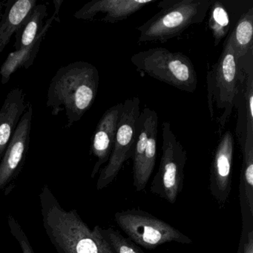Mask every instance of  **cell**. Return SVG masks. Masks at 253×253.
Instances as JSON below:
<instances>
[{
    "instance_id": "cell-5",
    "label": "cell",
    "mask_w": 253,
    "mask_h": 253,
    "mask_svg": "<svg viewBox=\"0 0 253 253\" xmlns=\"http://www.w3.org/2000/svg\"><path fill=\"white\" fill-rule=\"evenodd\" d=\"M207 100L211 119L214 117V107L223 110L218 119L220 132L230 118L240 89L238 61L229 38L218 60L207 73Z\"/></svg>"
},
{
    "instance_id": "cell-11",
    "label": "cell",
    "mask_w": 253,
    "mask_h": 253,
    "mask_svg": "<svg viewBox=\"0 0 253 253\" xmlns=\"http://www.w3.org/2000/svg\"><path fill=\"white\" fill-rule=\"evenodd\" d=\"M233 154V135L227 131L216 147L210 169V193L220 207L226 204L230 196Z\"/></svg>"
},
{
    "instance_id": "cell-9",
    "label": "cell",
    "mask_w": 253,
    "mask_h": 253,
    "mask_svg": "<svg viewBox=\"0 0 253 253\" xmlns=\"http://www.w3.org/2000/svg\"><path fill=\"white\" fill-rule=\"evenodd\" d=\"M158 113L145 107L136 124V138L133 152V186L137 192L146 188L155 169L158 134Z\"/></svg>"
},
{
    "instance_id": "cell-20",
    "label": "cell",
    "mask_w": 253,
    "mask_h": 253,
    "mask_svg": "<svg viewBox=\"0 0 253 253\" xmlns=\"http://www.w3.org/2000/svg\"><path fill=\"white\" fill-rule=\"evenodd\" d=\"M209 11V27L214 38V46H217L229 32L230 19L226 8L220 1L213 0Z\"/></svg>"
},
{
    "instance_id": "cell-24",
    "label": "cell",
    "mask_w": 253,
    "mask_h": 253,
    "mask_svg": "<svg viewBox=\"0 0 253 253\" xmlns=\"http://www.w3.org/2000/svg\"><path fill=\"white\" fill-rule=\"evenodd\" d=\"M243 253H253V231H249L244 244Z\"/></svg>"
},
{
    "instance_id": "cell-19",
    "label": "cell",
    "mask_w": 253,
    "mask_h": 253,
    "mask_svg": "<svg viewBox=\"0 0 253 253\" xmlns=\"http://www.w3.org/2000/svg\"><path fill=\"white\" fill-rule=\"evenodd\" d=\"M241 184L250 215L253 216V134H246L242 143Z\"/></svg>"
},
{
    "instance_id": "cell-14",
    "label": "cell",
    "mask_w": 253,
    "mask_h": 253,
    "mask_svg": "<svg viewBox=\"0 0 253 253\" xmlns=\"http://www.w3.org/2000/svg\"><path fill=\"white\" fill-rule=\"evenodd\" d=\"M63 2V0L54 1L55 11L53 15L45 21V26L42 32L38 35V38L33 44L20 51H14V52L10 53L0 69L1 84L3 85L8 84L11 75L18 69L22 68L29 69L33 65L41 48V43L44 41V38L46 36L50 28L52 26L53 22L57 21L58 23L60 22L59 14H60V7Z\"/></svg>"
},
{
    "instance_id": "cell-4",
    "label": "cell",
    "mask_w": 253,
    "mask_h": 253,
    "mask_svg": "<svg viewBox=\"0 0 253 253\" xmlns=\"http://www.w3.org/2000/svg\"><path fill=\"white\" fill-rule=\"evenodd\" d=\"M131 62L140 73L180 91L193 93L196 90V71L189 57L183 53L158 47L133 54Z\"/></svg>"
},
{
    "instance_id": "cell-6",
    "label": "cell",
    "mask_w": 253,
    "mask_h": 253,
    "mask_svg": "<svg viewBox=\"0 0 253 253\" xmlns=\"http://www.w3.org/2000/svg\"><path fill=\"white\" fill-rule=\"evenodd\" d=\"M115 220L130 240L147 250H154L167 243H193L190 238L169 223L139 209L118 211L115 214Z\"/></svg>"
},
{
    "instance_id": "cell-15",
    "label": "cell",
    "mask_w": 253,
    "mask_h": 253,
    "mask_svg": "<svg viewBox=\"0 0 253 253\" xmlns=\"http://www.w3.org/2000/svg\"><path fill=\"white\" fill-rule=\"evenodd\" d=\"M26 94L21 88L11 90L0 109V161L17 128L20 118L27 109Z\"/></svg>"
},
{
    "instance_id": "cell-22",
    "label": "cell",
    "mask_w": 253,
    "mask_h": 253,
    "mask_svg": "<svg viewBox=\"0 0 253 253\" xmlns=\"http://www.w3.org/2000/svg\"><path fill=\"white\" fill-rule=\"evenodd\" d=\"M102 236L114 253H144L140 247L112 227L100 228Z\"/></svg>"
},
{
    "instance_id": "cell-23",
    "label": "cell",
    "mask_w": 253,
    "mask_h": 253,
    "mask_svg": "<svg viewBox=\"0 0 253 253\" xmlns=\"http://www.w3.org/2000/svg\"><path fill=\"white\" fill-rule=\"evenodd\" d=\"M8 224L11 235L17 240L23 253H35L21 225L19 223L17 219L11 214L8 215Z\"/></svg>"
},
{
    "instance_id": "cell-12",
    "label": "cell",
    "mask_w": 253,
    "mask_h": 253,
    "mask_svg": "<svg viewBox=\"0 0 253 253\" xmlns=\"http://www.w3.org/2000/svg\"><path fill=\"white\" fill-rule=\"evenodd\" d=\"M124 103H119L105 112L97 124L91 139V155L96 158L91 178H94L103 164L109 161L113 149L118 122Z\"/></svg>"
},
{
    "instance_id": "cell-1",
    "label": "cell",
    "mask_w": 253,
    "mask_h": 253,
    "mask_svg": "<svg viewBox=\"0 0 253 253\" xmlns=\"http://www.w3.org/2000/svg\"><path fill=\"white\" fill-rule=\"evenodd\" d=\"M42 224L58 253H114L100 226L91 229L77 210H66L48 186L40 193Z\"/></svg>"
},
{
    "instance_id": "cell-17",
    "label": "cell",
    "mask_w": 253,
    "mask_h": 253,
    "mask_svg": "<svg viewBox=\"0 0 253 253\" xmlns=\"http://www.w3.org/2000/svg\"><path fill=\"white\" fill-rule=\"evenodd\" d=\"M48 16L47 4L37 5L14 34L15 51L30 46L35 42L45 26V19Z\"/></svg>"
},
{
    "instance_id": "cell-16",
    "label": "cell",
    "mask_w": 253,
    "mask_h": 253,
    "mask_svg": "<svg viewBox=\"0 0 253 253\" xmlns=\"http://www.w3.org/2000/svg\"><path fill=\"white\" fill-rule=\"evenodd\" d=\"M37 5L36 0L7 1L0 19V54L3 51L29 13Z\"/></svg>"
},
{
    "instance_id": "cell-25",
    "label": "cell",
    "mask_w": 253,
    "mask_h": 253,
    "mask_svg": "<svg viewBox=\"0 0 253 253\" xmlns=\"http://www.w3.org/2000/svg\"><path fill=\"white\" fill-rule=\"evenodd\" d=\"M6 2L7 1H4V2H0V19H1L2 14H3V12H2V9H3V8H5Z\"/></svg>"
},
{
    "instance_id": "cell-21",
    "label": "cell",
    "mask_w": 253,
    "mask_h": 253,
    "mask_svg": "<svg viewBox=\"0 0 253 253\" xmlns=\"http://www.w3.org/2000/svg\"><path fill=\"white\" fill-rule=\"evenodd\" d=\"M239 82L242 85V92L245 100L246 134H253V67L247 71L246 67L238 66Z\"/></svg>"
},
{
    "instance_id": "cell-8",
    "label": "cell",
    "mask_w": 253,
    "mask_h": 253,
    "mask_svg": "<svg viewBox=\"0 0 253 253\" xmlns=\"http://www.w3.org/2000/svg\"><path fill=\"white\" fill-rule=\"evenodd\" d=\"M140 100L135 97L124 102L113 149L106 167L97 179V190L107 187L119 174L127 160L132 158L136 138V124L140 114Z\"/></svg>"
},
{
    "instance_id": "cell-2",
    "label": "cell",
    "mask_w": 253,
    "mask_h": 253,
    "mask_svg": "<svg viewBox=\"0 0 253 253\" xmlns=\"http://www.w3.org/2000/svg\"><path fill=\"white\" fill-rule=\"evenodd\" d=\"M99 72L91 63L77 61L58 69L50 82L47 107L53 116L65 112L69 128L91 109L97 97Z\"/></svg>"
},
{
    "instance_id": "cell-10",
    "label": "cell",
    "mask_w": 253,
    "mask_h": 253,
    "mask_svg": "<svg viewBox=\"0 0 253 253\" xmlns=\"http://www.w3.org/2000/svg\"><path fill=\"white\" fill-rule=\"evenodd\" d=\"M32 119L33 106L29 102L0 161V190L7 189L24 167L30 146Z\"/></svg>"
},
{
    "instance_id": "cell-13",
    "label": "cell",
    "mask_w": 253,
    "mask_h": 253,
    "mask_svg": "<svg viewBox=\"0 0 253 253\" xmlns=\"http://www.w3.org/2000/svg\"><path fill=\"white\" fill-rule=\"evenodd\" d=\"M157 0H92L75 12L78 20H93L99 14H105L101 19L105 23H114L126 20L146 5Z\"/></svg>"
},
{
    "instance_id": "cell-18",
    "label": "cell",
    "mask_w": 253,
    "mask_h": 253,
    "mask_svg": "<svg viewBox=\"0 0 253 253\" xmlns=\"http://www.w3.org/2000/svg\"><path fill=\"white\" fill-rule=\"evenodd\" d=\"M231 45L239 61L249 54L253 48V8H249L242 14L229 37Z\"/></svg>"
},
{
    "instance_id": "cell-3",
    "label": "cell",
    "mask_w": 253,
    "mask_h": 253,
    "mask_svg": "<svg viewBox=\"0 0 253 253\" xmlns=\"http://www.w3.org/2000/svg\"><path fill=\"white\" fill-rule=\"evenodd\" d=\"M213 0H165L158 3L159 12L137 28L139 42H167L188 28L200 24Z\"/></svg>"
},
{
    "instance_id": "cell-7",
    "label": "cell",
    "mask_w": 253,
    "mask_h": 253,
    "mask_svg": "<svg viewBox=\"0 0 253 253\" xmlns=\"http://www.w3.org/2000/svg\"><path fill=\"white\" fill-rule=\"evenodd\" d=\"M163 145L160 167L152 180L150 192L171 204L183 190L187 153L169 122L163 124Z\"/></svg>"
}]
</instances>
